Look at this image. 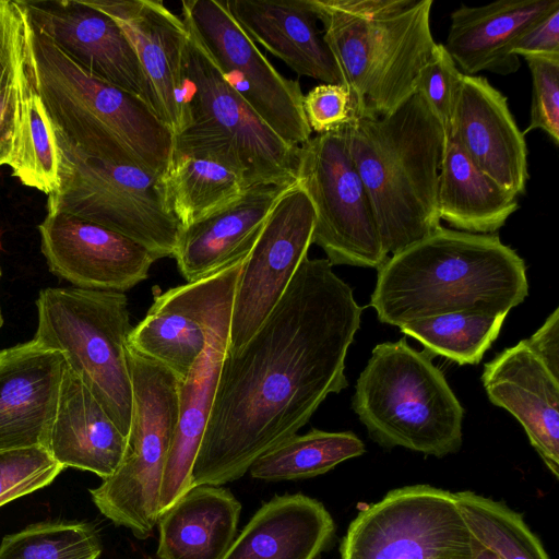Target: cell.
<instances>
[{"label": "cell", "mask_w": 559, "mask_h": 559, "mask_svg": "<svg viewBox=\"0 0 559 559\" xmlns=\"http://www.w3.org/2000/svg\"><path fill=\"white\" fill-rule=\"evenodd\" d=\"M100 554L97 531L83 522L33 524L0 544V559H98Z\"/></svg>", "instance_id": "35"}, {"label": "cell", "mask_w": 559, "mask_h": 559, "mask_svg": "<svg viewBox=\"0 0 559 559\" xmlns=\"http://www.w3.org/2000/svg\"><path fill=\"white\" fill-rule=\"evenodd\" d=\"M346 131L384 252L394 254L438 229L447 136L424 97L414 92L383 117H352Z\"/></svg>", "instance_id": "3"}, {"label": "cell", "mask_w": 559, "mask_h": 559, "mask_svg": "<svg viewBox=\"0 0 559 559\" xmlns=\"http://www.w3.org/2000/svg\"><path fill=\"white\" fill-rule=\"evenodd\" d=\"M38 230L49 271L78 288L124 293L158 260L133 240L64 213L47 212Z\"/></svg>", "instance_id": "17"}, {"label": "cell", "mask_w": 559, "mask_h": 559, "mask_svg": "<svg viewBox=\"0 0 559 559\" xmlns=\"http://www.w3.org/2000/svg\"><path fill=\"white\" fill-rule=\"evenodd\" d=\"M162 179L168 205L182 228L227 207L250 188L231 159L175 148Z\"/></svg>", "instance_id": "30"}, {"label": "cell", "mask_w": 559, "mask_h": 559, "mask_svg": "<svg viewBox=\"0 0 559 559\" xmlns=\"http://www.w3.org/2000/svg\"><path fill=\"white\" fill-rule=\"evenodd\" d=\"M489 401L522 425L550 473L559 477V379L524 340L487 362L481 374Z\"/></svg>", "instance_id": "21"}, {"label": "cell", "mask_w": 559, "mask_h": 559, "mask_svg": "<svg viewBox=\"0 0 559 559\" xmlns=\"http://www.w3.org/2000/svg\"><path fill=\"white\" fill-rule=\"evenodd\" d=\"M352 98L353 116L393 112L414 92L437 43L432 0H311Z\"/></svg>", "instance_id": "4"}, {"label": "cell", "mask_w": 559, "mask_h": 559, "mask_svg": "<svg viewBox=\"0 0 559 559\" xmlns=\"http://www.w3.org/2000/svg\"><path fill=\"white\" fill-rule=\"evenodd\" d=\"M334 532L319 500L302 493L275 496L252 515L222 559H317Z\"/></svg>", "instance_id": "26"}, {"label": "cell", "mask_w": 559, "mask_h": 559, "mask_svg": "<svg viewBox=\"0 0 559 559\" xmlns=\"http://www.w3.org/2000/svg\"><path fill=\"white\" fill-rule=\"evenodd\" d=\"M377 270L370 306L399 328L454 312L508 314L528 293L523 259L497 235L442 226Z\"/></svg>", "instance_id": "2"}, {"label": "cell", "mask_w": 559, "mask_h": 559, "mask_svg": "<svg viewBox=\"0 0 559 559\" xmlns=\"http://www.w3.org/2000/svg\"><path fill=\"white\" fill-rule=\"evenodd\" d=\"M361 311L326 259L301 262L258 331L225 354L190 488L242 477L347 386L345 358Z\"/></svg>", "instance_id": "1"}, {"label": "cell", "mask_w": 559, "mask_h": 559, "mask_svg": "<svg viewBox=\"0 0 559 559\" xmlns=\"http://www.w3.org/2000/svg\"><path fill=\"white\" fill-rule=\"evenodd\" d=\"M230 318L213 326L206 346L179 383L178 419L160 485V514L191 486L193 464L209 421L221 366L228 348Z\"/></svg>", "instance_id": "27"}, {"label": "cell", "mask_w": 559, "mask_h": 559, "mask_svg": "<svg viewBox=\"0 0 559 559\" xmlns=\"http://www.w3.org/2000/svg\"><path fill=\"white\" fill-rule=\"evenodd\" d=\"M559 9V0H498L485 5L461 4L450 15L444 48L463 74L480 71L511 74L520 58L514 40L532 24Z\"/></svg>", "instance_id": "24"}, {"label": "cell", "mask_w": 559, "mask_h": 559, "mask_svg": "<svg viewBox=\"0 0 559 559\" xmlns=\"http://www.w3.org/2000/svg\"><path fill=\"white\" fill-rule=\"evenodd\" d=\"M512 56L559 53V9L528 26L512 44Z\"/></svg>", "instance_id": "42"}, {"label": "cell", "mask_w": 559, "mask_h": 559, "mask_svg": "<svg viewBox=\"0 0 559 559\" xmlns=\"http://www.w3.org/2000/svg\"><path fill=\"white\" fill-rule=\"evenodd\" d=\"M35 82L36 70L31 28L29 43L16 73L0 87V166H9L13 159L19 142L25 100Z\"/></svg>", "instance_id": "39"}, {"label": "cell", "mask_w": 559, "mask_h": 559, "mask_svg": "<svg viewBox=\"0 0 559 559\" xmlns=\"http://www.w3.org/2000/svg\"><path fill=\"white\" fill-rule=\"evenodd\" d=\"M0 278H1V269H0ZM3 324L2 313H1V307H0V329Z\"/></svg>", "instance_id": "45"}, {"label": "cell", "mask_w": 559, "mask_h": 559, "mask_svg": "<svg viewBox=\"0 0 559 559\" xmlns=\"http://www.w3.org/2000/svg\"><path fill=\"white\" fill-rule=\"evenodd\" d=\"M507 316L454 312L406 323L400 330L417 340L432 358L477 365L498 337Z\"/></svg>", "instance_id": "33"}, {"label": "cell", "mask_w": 559, "mask_h": 559, "mask_svg": "<svg viewBox=\"0 0 559 559\" xmlns=\"http://www.w3.org/2000/svg\"><path fill=\"white\" fill-rule=\"evenodd\" d=\"M63 468L45 447L0 452V507L49 485Z\"/></svg>", "instance_id": "36"}, {"label": "cell", "mask_w": 559, "mask_h": 559, "mask_svg": "<svg viewBox=\"0 0 559 559\" xmlns=\"http://www.w3.org/2000/svg\"><path fill=\"white\" fill-rule=\"evenodd\" d=\"M352 406L369 437L383 448L441 457L462 447V405L432 357L404 337L374 346Z\"/></svg>", "instance_id": "6"}, {"label": "cell", "mask_w": 559, "mask_h": 559, "mask_svg": "<svg viewBox=\"0 0 559 559\" xmlns=\"http://www.w3.org/2000/svg\"><path fill=\"white\" fill-rule=\"evenodd\" d=\"M481 546L454 493L430 485L389 491L350 522L341 559H467Z\"/></svg>", "instance_id": "12"}, {"label": "cell", "mask_w": 559, "mask_h": 559, "mask_svg": "<svg viewBox=\"0 0 559 559\" xmlns=\"http://www.w3.org/2000/svg\"><path fill=\"white\" fill-rule=\"evenodd\" d=\"M36 307L33 340L62 355L128 437L132 382L127 350L132 326L124 293L48 287L39 292Z\"/></svg>", "instance_id": "7"}, {"label": "cell", "mask_w": 559, "mask_h": 559, "mask_svg": "<svg viewBox=\"0 0 559 559\" xmlns=\"http://www.w3.org/2000/svg\"><path fill=\"white\" fill-rule=\"evenodd\" d=\"M316 212L297 182L273 205L238 276L228 353L258 331L288 287L312 245Z\"/></svg>", "instance_id": "14"}, {"label": "cell", "mask_w": 559, "mask_h": 559, "mask_svg": "<svg viewBox=\"0 0 559 559\" xmlns=\"http://www.w3.org/2000/svg\"><path fill=\"white\" fill-rule=\"evenodd\" d=\"M66 369L34 340L0 350V452L45 447Z\"/></svg>", "instance_id": "20"}, {"label": "cell", "mask_w": 559, "mask_h": 559, "mask_svg": "<svg viewBox=\"0 0 559 559\" xmlns=\"http://www.w3.org/2000/svg\"><path fill=\"white\" fill-rule=\"evenodd\" d=\"M302 107L311 131L317 134L341 128L353 116L350 94L343 84L314 86L304 95Z\"/></svg>", "instance_id": "41"}, {"label": "cell", "mask_w": 559, "mask_h": 559, "mask_svg": "<svg viewBox=\"0 0 559 559\" xmlns=\"http://www.w3.org/2000/svg\"><path fill=\"white\" fill-rule=\"evenodd\" d=\"M109 15L132 44L145 75L151 106L176 136L189 124L183 52L187 25L163 1L86 0Z\"/></svg>", "instance_id": "18"}, {"label": "cell", "mask_w": 559, "mask_h": 559, "mask_svg": "<svg viewBox=\"0 0 559 559\" xmlns=\"http://www.w3.org/2000/svg\"><path fill=\"white\" fill-rule=\"evenodd\" d=\"M463 73L444 48L437 44L415 80V92L427 102L448 139Z\"/></svg>", "instance_id": "37"}, {"label": "cell", "mask_w": 559, "mask_h": 559, "mask_svg": "<svg viewBox=\"0 0 559 559\" xmlns=\"http://www.w3.org/2000/svg\"><path fill=\"white\" fill-rule=\"evenodd\" d=\"M524 342L552 376L559 379V309L556 308L544 324Z\"/></svg>", "instance_id": "43"}, {"label": "cell", "mask_w": 559, "mask_h": 559, "mask_svg": "<svg viewBox=\"0 0 559 559\" xmlns=\"http://www.w3.org/2000/svg\"><path fill=\"white\" fill-rule=\"evenodd\" d=\"M467 559H498L491 551L485 548H479Z\"/></svg>", "instance_id": "44"}, {"label": "cell", "mask_w": 559, "mask_h": 559, "mask_svg": "<svg viewBox=\"0 0 559 559\" xmlns=\"http://www.w3.org/2000/svg\"><path fill=\"white\" fill-rule=\"evenodd\" d=\"M60 151L52 121L37 90V79L24 105L17 146L10 167L24 186L47 195L59 187Z\"/></svg>", "instance_id": "34"}, {"label": "cell", "mask_w": 559, "mask_h": 559, "mask_svg": "<svg viewBox=\"0 0 559 559\" xmlns=\"http://www.w3.org/2000/svg\"><path fill=\"white\" fill-rule=\"evenodd\" d=\"M32 46L37 90L63 142L88 158L165 171L175 135L143 99L92 76L34 28Z\"/></svg>", "instance_id": "5"}, {"label": "cell", "mask_w": 559, "mask_h": 559, "mask_svg": "<svg viewBox=\"0 0 559 559\" xmlns=\"http://www.w3.org/2000/svg\"><path fill=\"white\" fill-rule=\"evenodd\" d=\"M181 17L226 81L282 140L300 146L311 138L298 80L283 76L247 36L226 1L187 0Z\"/></svg>", "instance_id": "13"}, {"label": "cell", "mask_w": 559, "mask_h": 559, "mask_svg": "<svg viewBox=\"0 0 559 559\" xmlns=\"http://www.w3.org/2000/svg\"><path fill=\"white\" fill-rule=\"evenodd\" d=\"M518 209L515 194L478 169L454 140L447 139L438 180L440 219L457 230L492 234Z\"/></svg>", "instance_id": "29"}, {"label": "cell", "mask_w": 559, "mask_h": 559, "mask_svg": "<svg viewBox=\"0 0 559 559\" xmlns=\"http://www.w3.org/2000/svg\"><path fill=\"white\" fill-rule=\"evenodd\" d=\"M32 28L92 76L143 99L151 94L135 50L106 13L86 0H24Z\"/></svg>", "instance_id": "16"}, {"label": "cell", "mask_w": 559, "mask_h": 559, "mask_svg": "<svg viewBox=\"0 0 559 559\" xmlns=\"http://www.w3.org/2000/svg\"><path fill=\"white\" fill-rule=\"evenodd\" d=\"M186 25L183 69L189 124L174 138V148L231 159L243 170L249 187L297 183L300 146L286 143L259 118Z\"/></svg>", "instance_id": "8"}, {"label": "cell", "mask_w": 559, "mask_h": 559, "mask_svg": "<svg viewBox=\"0 0 559 559\" xmlns=\"http://www.w3.org/2000/svg\"><path fill=\"white\" fill-rule=\"evenodd\" d=\"M246 258L155 295L145 317L132 326L128 346L183 379L204 350L210 330L231 317Z\"/></svg>", "instance_id": "15"}, {"label": "cell", "mask_w": 559, "mask_h": 559, "mask_svg": "<svg viewBox=\"0 0 559 559\" xmlns=\"http://www.w3.org/2000/svg\"><path fill=\"white\" fill-rule=\"evenodd\" d=\"M297 178L316 212L312 243L331 265L378 269L388 254L349 152L346 123L300 145Z\"/></svg>", "instance_id": "11"}, {"label": "cell", "mask_w": 559, "mask_h": 559, "mask_svg": "<svg viewBox=\"0 0 559 559\" xmlns=\"http://www.w3.org/2000/svg\"><path fill=\"white\" fill-rule=\"evenodd\" d=\"M365 451L364 442L352 431L311 429L285 439L262 454L248 472L265 481L305 479L324 474Z\"/></svg>", "instance_id": "31"}, {"label": "cell", "mask_w": 559, "mask_h": 559, "mask_svg": "<svg viewBox=\"0 0 559 559\" xmlns=\"http://www.w3.org/2000/svg\"><path fill=\"white\" fill-rule=\"evenodd\" d=\"M127 357L132 413L124 455L116 472L90 493L107 519L146 539L160 516V485L178 419L180 379L129 346Z\"/></svg>", "instance_id": "9"}, {"label": "cell", "mask_w": 559, "mask_h": 559, "mask_svg": "<svg viewBox=\"0 0 559 559\" xmlns=\"http://www.w3.org/2000/svg\"><path fill=\"white\" fill-rule=\"evenodd\" d=\"M57 142L59 187L48 195L47 212L103 226L158 259L174 257L182 226L168 205L163 174L85 157L58 135Z\"/></svg>", "instance_id": "10"}, {"label": "cell", "mask_w": 559, "mask_h": 559, "mask_svg": "<svg viewBox=\"0 0 559 559\" xmlns=\"http://www.w3.org/2000/svg\"><path fill=\"white\" fill-rule=\"evenodd\" d=\"M448 139L506 190L523 194L528 180L525 134L508 98L485 76L462 75Z\"/></svg>", "instance_id": "19"}, {"label": "cell", "mask_w": 559, "mask_h": 559, "mask_svg": "<svg viewBox=\"0 0 559 559\" xmlns=\"http://www.w3.org/2000/svg\"><path fill=\"white\" fill-rule=\"evenodd\" d=\"M128 437L92 392L66 365L46 449L66 467L110 477L124 455Z\"/></svg>", "instance_id": "25"}, {"label": "cell", "mask_w": 559, "mask_h": 559, "mask_svg": "<svg viewBox=\"0 0 559 559\" xmlns=\"http://www.w3.org/2000/svg\"><path fill=\"white\" fill-rule=\"evenodd\" d=\"M532 75L531 119L524 134L544 131L559 142V53L523 56Z\"/></svg>", "instance_id": "38"}, {"label": "cell", "mask_w": 559, "mask_h": 559, "mask_svg": "<svg viewBox=\"0 0 559 559\" xmlns=\"http://www.w3.org/2000/svg\"><path fill=\"white\" fill-rule=\"evenodd\" d=\"M293 186H252L233 204L183 227L174 253L181 276L194 282L246 258L273 205Z\"/></svg>", "instance_id": "23"}, {"label": "cell", "mask_w": 559, "mask_h": 559, "mask_svg": "<svg viewBox=\"0 0 559 559\" xmlns=\"http://www.w3.org/2000/svg\"><path fill=\"white\" fill-rule=\"evenodd\" d=\"M454 498L472 536L498 559H549L520 513L468 490L454 492Z\"/></svg>", "instance_id": "32"}, {"label": "cell", "mask_w": 559, "mask_h": 559, "mask_svg": "<svg viewBox=\"0 0 559 559\" xmlns=\"http://www.w3.org/2000/svg\"><path fill=\"white\" fill-rule=\"evenodd\" d=\"M240 502L222 486L191 487L157 522L159 559H222L237 535Z\"/></svg>", "instance_id": "28"}, {"label": "cell", "mask_w": 559, "mask_h": 559, "mask_svg": "<svg viewBox=\"0 0 559 559\" xmlns=\"http://www.w3.org/2000/svg\"><path fill=\"white\" fill-rule=\"evenodd\" d=\"M142 559H154L153 557H150V556H145L143 557Z\"/></svg>", "instance_id": "46"}, {"label": "cell", "mask_w": 559, "mask_h": 559, "mask_svg": "<svg viewBox=\"0 0 559 559\" xmlns=\"http://www.w3.org/2000/svg\"><path fill=\"white\" fill-rule=\"evenodd\" d=\"M226 5L254 44L298 75L343 84L337 62L318 28L311 0H228Z\"/></svg>", "instance_id": "22"}, {"label": "cell", "mask_w": 559, "mask_h": 559, "mask_svg": "<svg viewBox=\"0 0 559 559\" xmlns=\"http://www.w3.org/2000/svg\"><path fill=\"white\" fill-rule=\"evenodd\" d=\"M31 24L20 0H0V87L16 73L26 52Z\"/></svg>", "instance_id": "40"}]
</instances>
